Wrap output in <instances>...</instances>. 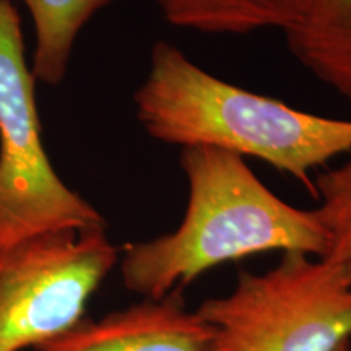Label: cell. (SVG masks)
Returning <instances> with one entry per match:
<instances>
[{
  "label": "cell",
  "instance_id": "1",
  "mask_svg": "<svg viewBox=\"0 0 351 351\" xmlns=\"http://www.w3.org/2000/svg\"><path fill=\"white\" fill-rule=\"evenodd\" d=\"M187 207L174 231L129 244L121 261L122 282L145 300L182 289L221 263L262 252L326 257L327 232L315 210L276 197L244 158L210 147L182 148Z\"/></svg>",
  "mask_w": 351,
  "mask_h": 351
},
{
  "label": "cell",
  "instance_id": "2",
  "mask_svg": "<svg viewBox=\"0 0 351 351\" xmlns=\"http://www.w3.org/2000/svg\"><path fill=\"white\" fill-rule=\"evenodd\" d=\"M134 101L140 124L158 142L257 158L314 197L311 173L351 152V121L301 111L219 80L166 41L153 46Z\"/></svg>",
  "mask_w": 351,
  "mask_h": 351
},
{
  "label": "cell",
  "instance_id": "3",
  "mask_svg": "<svg viewBox=\"0 0 351 351\" xmlns=\"http://www.w3.org/2000/svg\"><path fill=\"white\" fill-rule=\"evenodd\" d=\"M195 311L210 328L207 351H335L351 339V275L330 258L287 252Z\"/></svg>",
  "mask_w": 351,
  "mask_h": 351
},
{
  "label": "cell",
  "instance_id": "4",
  "mask_svg": "<svg viewBox=\"0 0 351 351\" xmlns=\"http://www.w3.org/2000/svg\"><path fill=\"white\" fill-rule=\"evenodd\" d=\"M98 228H106L103 215L65 186L46 155L20 15L0 0V245Z\"/></svg>",
  "mask_w": 351,
  "mask_h": 351
},
{
  "label": "cell",
  "instance_id": "5",
  "mask_svg": "<svg viewBox=\"0 0 351 351\" xmlns=\"http://www.w3.org/2000/svg\"><path fill=\"white\" fill-rule=\"evenodd\" d=\"M117 258L106 228L0 245V351L39 350L75 327Z\"/></svg>",
  "mask_w": 351,
  "mask_h": 351
},
{
  "label": "cell",
  "instance_id": "6",
  "mask_svg": "<svg viewBox=\"0 0 351 351\" xmlns=\"http://www.w3.org/2000/svg\"><path fill=\"white\" fill-rule=\"evenodd\" d=\"M208 340L207 322L176 289L101 319H82L38 351H207Z\"/></svg>",
  "mask_w": 351,
  "mask_h": 351
},
{
  "label": "cell",
  "instance_id": "7",
  "mask_svg": "<svg viewBox=\"0 0 351 351\" xmlns=\"http://www.w3.org/2000/svg\"><path fill=\"white\" fill-rule=\"evenodd\" d=\"M283 34L298 62L351 103V0H302Z\"/></svg>",
  "mask_w": 351,
  "mask_h": 351
},
{
  "label": "cell",
  "instance_id": "8",
  "mask_svg": "<svg viewBox=\"0 0 351 351\" xmlns=\"http://www.w3.org/2000/svg\"><path fill=\"white\" fill-rule=\"evenodd\" d=\"M165 20L181 29L204 34H251L285 29L302 0H153Z\"/></svg>",
  "mask_w": 351,
  "mask_h": 351
},
{
  "label": "cell",
  "instance_id": "9",
  "mask_svg": "<svg viewBox=\"0 0 351 351\" xmlns=\"http://www.w3.org/2000/svg\"><path fill=\"white\" fill-rule=\"evenodd\" d=\"M32 12L36 46L33 77L59 85L69 69L73 43L96 12L112 0H23Z\"/></svg>",
  "mask_w": 351,
  "mask_h": 351
},
{
  "label": "cell",
  "instance_id": "10",
  "mask_svg": "<svg viewBox=\"0 0 351 351\" xmlns=\"http://www.w3.org/2000/svg\"><path fill=\"white\" fill-rule=\"evenodd\" d=\"M314 191L320 202L315 215L328 239L326 258L345 265L351 275V160L320 173Z\"/></svg>",
  "mask_w": 351,
  "mask_h": 351
},
{
  "label": "cell",
  "instance_id": "11",
  "mask_svg": "<svg viewBox=\"0 0 351 351\" xmlns=\"http://www.w3.org/2000/svg\"><path fill=\"white\" fill-rule=\"evenodd\" d=\"M335 351H351V343H350V340L348 341H345V343H341L339 348H337Z\"/></svg>",
  "mask_w": 351,
  "mask_h": 351
}]
</instances>
